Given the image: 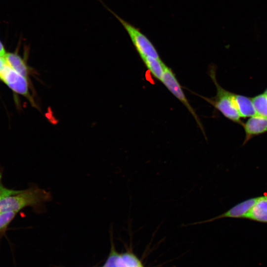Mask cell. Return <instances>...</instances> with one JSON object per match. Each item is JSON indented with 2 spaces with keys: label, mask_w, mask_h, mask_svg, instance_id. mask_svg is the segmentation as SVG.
I'll return each instance as SVG.
<instances>
[{
  "label": "cell",
  "mask_w": 267,
  "mask_h": 267,
  "mask_svg": "<svg viewBox=\"0 0 267 267\" xmlns=\"http://www.w3.org/2000/svg\"><path fill=\"white\" fill-rule=\"evenodd\" d=\"M52 198L50 193L37 186H31L19 193L8 196L0 202V212L8 211L19 212L27 207L36 209Z\"/></svg>",
  "instance_id": "cell-1"
},
{
  "label": "cell",
  "mask_w": 267,
  "mask_h": 267,
  "mask_svg": "<svg viewBox=\"0 0 267 267\" xmlns=\"http://www.w3.org/2000/svg\"><path fill=\"white\" fill-rule=\"evenodd\" d=\"M209 75L215 85L216 94L211 98L200 95L199 96L211 104L226 118L242 126L243 123L235 106L234 93L225 89L218 83L216 79L215 67H210Z\"/></svg>",
  "instance_id": "cell-2"
},
{
  "label": "cell",
  "mask_w": 267,
  "mask_h": 267,
  "mask_svg": "<svg viewBox=\"0 0 267 267\" xmlns=\"http://www.w3.org/2000/svg\"><path fill=\"white\" fill-rule=\"evenodd\" d=\"M99 1L123 26L141 58L147 56L160 58L158 51L153 44L138 28L120 17L107 6L101 0H99Z\"/></svg>",
  "instance_id": "cell-3"
},
{
  "label": "cell",
  "mask_w": 267,
  "mask_h": 267,
  "mask_svg": "<svg viewBox=\"0 0 267 267\" xmlns=\"http://www.w3.org/2000/svg\"><path fill=\"white\" fill-rule=\"evenodd\" d=\"M161 82L166 88L185 106L189 112L192 114L197 125L204 134L205 139H207L204 128L200 119L188 102L175 74L172 69L168 67L165 64L164 65V72Z\"/></svg>",
  "instance_id": "cell-4"
},
{
  "label": "cell",
  "mask_w": 267,
  "mask_h": 267,
  "mask_svg": "<svg viewBox=\"0 0 267 267\" xmlns=\"http://www.w3.org/2000/svg\"><path fill=\"white\" fill-rule=\"evenodd\" d=\"M0 79L12 90L24 96L32 105L36 106L29 92L28 80L11 68L7 63L0 73Z\"/></svg>",
  "instance_id": "cell-5"
},
{
  "label": "cell",
  "mask_w": 267,
  "mask_h": 267,
  "mask_svg": "<svg viewBox=\"0 0 267 267\" xmlns=\"http://www.w3.org/2000/svg\"><path fill=\"white\" fill-rule=\"evenodd\" d=\"M242 126L245 134L244 145L254 137L267 132V118L256 115L250 117Z\"/></svg>",
  "instance_id": "cell-6"
},
{
  "label": "cell",
  "mask_w": 267,
  "mask_h": 267,
  "mask_svg": "<svg viewBox=\"0 0 267 267\" xmlns=\"http://www.w3.org/2000/svg\"><path fill=\"white\" fill-rule=\"evenodd\" d=\"M255 203L245 219L267 223V194L255 197Z\"/></svg>",
  "instance_id": "cell-7"
},
{
  "label": "cell",
  "mask_w": 267,
  "mask_h": 267,
  "mask_svg": "<svg viewBox=\"0 0 267 267\" xmlns=\"http://www.w3.org/2000/svg\"><path fill=\"white\" fill-rule=\"evenodd\" d=\"M234 99L236 109L241 118H250L256 115L252 98L234 93Z\"/></svg>",
  "instance_id": "cell-8"
},
{
  "label": "cell",
  "mask_w": 267,
  "mask_h": 267,
  "mask_svg": "<svg viewBox=\"0 0 267 267\" xmlns=\"http://www.w3.org/2000/svg\"><path fill=\"white\" fill-rule=\"evenodd\" d=\"M4 58L8 65L29 80L31 71L25 59L16 52L6 53Z\"/></svg>",
  "instance_id": "cell-9"
},
{
  "label": "cell",
  "mask_w": 267,
  "mask_h": 267,
  "mask_svg": "<svg viewBox=\"0 0 267 267\" xmlns=\"http://www.w3.org/2000/svg\"><path fill=\"white\" fill-rule=\"evenodd\" d=\"M145 66L156 80L161 81L165 63L161 58L147 56L141 58Z\"/></svg>",
  "instance_id": "cell-10"
},
{
  "label": "cell",
  "mask_w": 267,
  "mask_h": 267,
  "mask_svg": "<svg viewBox=\"0 0 267 267\" xmlns=\"http://www.w3.org/2000/svg\"><path fill=\"white\" fill-rule=\"evenodd\" d=\"M252 99L256 115L267 118V95L264 92Z\"/></svg>",
  "instance_id": "cell-11"
},
{
  "label": "cell",
  "mask_w": 267,
  "mask_h": 267,
  "mask_svg": "<svg viewBox=\"0 0 267 267\" xmlns=\"http://www.w3.org/2000/svg\"><path fill=\"white\" fill-rule=\"evenodd\" d=\"M18 212L8 211L0 212V232L5 231L16 216Z\"/></svg>",
  "instance_id": "cell-12"
},
{
  "label": "cell",
  "mask_w": 267,
  "mask_h": 267,
  "mask_svg": "<svg viewBox=\"0 0 267 267\" xmlns=\"http://www.w3.org/2000/svg\"><path fill=\"white\" fill-rule=\"evenodd\" d=\"M121 256L128 267H144L140 261L133 253L128 252Z\"/></svg>",
  "instance_id": "cell-13"
},
{
  "label": "cell",
  "mask_w": 267,
  "mask_h": 267,
  "mask_svg": "<svg viewBox=\"0 0 267 267\" xmlns=\"http://www.w3.org/2000/svg\"><path fill=\"white\" fill-rule=\"evenodd\" d=\"M120 256L112 245L110 255L103 267H119L118 261Z\"/></svg>",
  "instance_id": "cell-14"
},
{
  "label": "cell",
  "mask_w": 267,
  "mask_h": 267,
  "mask_svg": "<svg viewBox=\"0 0 267 267\" xmlns=\"http://www.w3.org/2000/svg\"><path fill=\"white\" fill-rule=\"evenodd\" d=\"M21 191L9 189L5 187L2 182V174L0 172V202L8 196L19 193Z\"/></svg>",
  "instance_id": "cell-15"
},
{
  "label": "cell",
  "mask_w": 267,
  "mask_h": 267,
  "mask_svg": "<svg viewBox=\"0 0 267 267\" xmlns=\"http://www.w3.org/2000/svg\"><path fill=\"white\" fill-rule=\"evenodd\" d=\"M6 64L4 56H0V73Z\"/></svg>",
  "instance_id": "cell-16"
},
{
  "label": "cell",
  "mask_w": 267,
  "mask_h": 267,
  "mask_svg": "<svg viewBox=\"0 0 267 267\" xmlns=\"http://www.w3.org/2000/svg\"><path fill=\"white\" fill-rule=\"evenodd\" d=\"M6 53L4 46L0 40V56H4Z\"/></svg>",
  "instance_id": "cell-17"
},
{
  "label": "cell",
  "mask_w": 267,
  "mask_h": 267,
  "mask_svg": "<svg viewBox=\"0 0 267 267\" xmlns=\"http://www.w3.org/2000/svg\"><path fill=\"white\" fill-rule=\"evenodd\" d=\"M265 93H266L267 95V88H266V89L265 90L264 92Z\"/></svg>",
  "instance_id": "cell-18"
}]
</instances>
